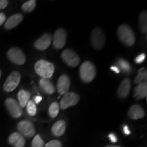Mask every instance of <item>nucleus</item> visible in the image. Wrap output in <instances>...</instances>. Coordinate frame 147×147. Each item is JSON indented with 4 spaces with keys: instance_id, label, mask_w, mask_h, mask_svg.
<instances>
[{
    "instance_id": "obj_31",
    "label": "nucleus",
    "mask_w": 147,
    "mask_h": 147,
    "mask_svg": "<svg viewBox=\"0 0 147 147\" xmlns=\"http://www.w3.org/2000/svg\"><path fill=\"white\" fill-rule=\"evenodd\" d=\"M8 1L7 0H0V10L5 9L8 6Z\"/></svg>"
},
{
    "instance_id": "obj_32",
    "label": "nucleus",
    "mask_w": 147,
    "mask_h": 147,
    "mask_svg": "<svg viewBox=\"0 0 147 147\" xmlns=\"http://www.w3.org/2000/svg\"><path fill=\"white\" fill-rule=\"evenodd\" d=\"M108 138H109L110 140L113 143H116L117 142V140H118L117 136H116L115 134H113V133L110 134L109 135H108Z\"/></svg>"
},
{
    "instance_id": "obj_17",
    "label": "nucleus",
    "mask_w": 147,
    "mask_h": 147,
    "mask_svg": "<svg viewBox=\"0 0 147 147\" xmlns=\"http://www.w3.org/2000/svg\"><path fill=\"white\" fill-rule=\"evenodd\" d=\"M8 142L14 147H24L25 144V139L20 133L14 132L9 136Z\"/></svg>"
},
{
    "instance_id": "obj_35",
    "label": "nucleus",
    "mask_w": 147,
    "mask_h": 147,
    "mask_svg": "<svg viewBox=\"0 0 147 147\" xmlns=\"http://www.w3.org/2000/svg\"><path fill=\"white\" fill-rule=\"evenodd\" d=\"M110 69H111V70H113V71H115L116 74H117L120 73V69H119L118 68V67H117V66H115V65L111 66V67H110Z\"/></svg>"
},
{
    "instance_id": "obj_12",
    "label": "nucleus",
    "mask_w": 147,
    "mask_h": 147,
    "mask_svg": "<svg viewBox=\"0 0 147 147\" xmlns=\"http://www.w3.org/2000/svg\"><path fill=\"white\" fill-rule=\"evenodd\" d=\"M70 78L66 74L61 75L57 81V91L60 95H64L68 92V90L70 87Z\"/></svg>"
},
{
    "instance_id": "obj_34",
    "label": "nucleus",
    "mask_w": 147,
    "mask_h": 147,
    "mask_svg": "<svg viewBox=\"0 0 147 147\" xmlns=\"http://www.w3.org/2000/svg\"><path fill=\"white\" fill-rule=\"evenodd\" d=\"M42 100V97L41 96H36L34 97V103L35 104H40Z\"/></svg>"
},
{
    "instance_id": "obj_16",
    "label": "nucleus",
    "mask_w": 147,
    "mask_h": 147,
    "mask_svg": "<svg viewBox=\"0 0 147 147\" xmlns=\"http://www.w3.org/2000/svg\"><path fill=\"white\" fill-rule=\"evenodd\" d=\"M23 16L21 14H14L5 21L4 28L7 30H10V29L18 26L23 21Z\"/></svg>"
},
{
    "instance_id": "obj_6",
    "label": "nucleus",
    "mask_w": 147,
    "mask_h": 147,
    "mask_svg": "<svg viewBox=\"0 0 147 147\" xmlns=\"http://www.w3.org/2000/svg\"><path fill=\"white\" fill-rule=\"evenodd\" d=\"M80 100V97L74 92H67L63 95L60 101V106L62 110L67 109L69 107L76 105Z\"/></svg>"
},
{
    "instance_id": "obj_9",
    "label": "nucleus",
    "mask_w": 147,
    "mask_h": 147,
    "mask_svg": "<svg viewBox=\"0 0 147 147\" xmlns=\"http://www.w3.org/2000/svg\"><path fill=\"white\" fill-rule=\"evenodd\" d=\"M5 104L8 113L13 118H19L22 115V113H23L22 108L20 106L17 101H16L14 99H6L5 101Z\"/></svg>"
},
{
    "instance_id": "obj_18",
    "label": "nucleus",
    "mask_w": 147,
    "mask_h": 147,
    "mask_svg": "<svg viewBox=\"0 0 147 147\" xmlns=\"http://www.w3.org/2000/svg\"><path fill=\"white\" fill-rule=\"evenodd\" d=\"M39 84L41 89L48 95H52L55 93V87L50 79L41 78L39 81Z\"/></svg>"
},
{
    "instance_id": "obj_4",
    "label": "nucleus",
    "mask_w": 147,
    "mask_h": 147,
    "mask_svg": "<svg viewBox=\"0 0 147 147\" xmlns=\"http://www.w3.org/2000/svg\"><path fill=\"white\" fill-rule=\"evenodd\" d=\"M91 45L95 49L100 50L104 48L106 43L104 32L100 27H96L92 31L91 34Z\"/></svg>"
},
{
    "instance_id": "obj_25",
    "label": "nucleus",
    "mask_w": 147,
    "mask_h": 147,
    "mask_svg": "<svg viewBox=\"0 0 147 147\" xmlns=\"http://www.w3.org/2000/svg\"><path fill=\"white\" fill-rule=\"evenodd\" d=\"M147 71L146 69H144V67H142V68L138 70V74L136 76V77L135 78V80H134V83L138 84L141 82H144V80H145V81L146 80V74Z\"/></svg>"
},
{
    "instance_id": "obj_38",
    "label": "nucleus",
    "mask_w": 147,
    "mask_h": 147,
    "mask_svg": "<svg viewBox=\"0 0 147 147\" xmlns=\"http://www.w3.org/2000/svg\"><path fill=\"white\" fill-rule=\"evenodd\" d=\"M1 71L0 70V78H1Z\"/></svg>"
},
{
    "instance_id": "obj_10",
    "label": "nucleus",
    "mask_w": 147,
    "mask_h": 147,
    "mask_svg": "<svg viewBox=\"0 0 147 147\" xmlns=\"http://www.w3.org/2000/svg\"><path fill=\"white\" fill-rule=\"evenodd\" d=\"M17 129L22 136L27 138H32L36 134L34 124L29 121H20L17 125Z\"/></svg>"
},
{
    "instance_id": "obj_7",
    "label": "nucleus",
    "mask_w": 147,
    "mask_h": 147,
    "mask_svg": "<svg viewBox=\"0 0 147 147\" xmlns=\"http://www.w3.org/2000/svg\"><path fill=\"white\" fill-rule=\"evenodd\" d=\"M21 74L18 71H13L6 78L3 84V90L6 92L13 91L21 81Z\"/></svg>"
},
{
    "instance_id": "obj_15",
    "label": "nucleus",
    "mask_w": 147,
    "mask_h": 147,
    "mask_svg": "<svg viewBox=\"0 0 147 147\" xmlns=\"http://www.w3.org/2000/svg\"><path fill=\"white\" fill-rule=\"evenodd\" d=\"M131 80L129 78H125L119 85L117 93L120 98H126L129 94L130 90H131Z\"/></svg>"
},
{
    "instance_id": "obj_23",
    "label": "nucleus",
    "mask_w": 147,
    "mask_h": 147,
    "mask_svg": "<svg viewBox=\"0 0 147 147\" xmlns=\"http://www.w3.org/2000/svg\"><path fill=\"white\" fill-rule=\"evenodd\" d=\"M139 25L140 30L143 34H146L147 32V13L144 10L140 13L139 16Z\"/></svg>"
},
{
    "instance_id": "obj_3",
    "label": "nucleus",
    "mask_w": 147,
    "mask_h": 147,
    "mask_svg": "<svg viewBox=\"0 0 147 147\" xmlns=\"http://www.w3.org/2000/svg\"><path fill=\"white\" fill-rule=\"evenodd\" d=\"M96 76V67L91 61H85L80 65L79 76L84 82H90Z\"/></svg>"
},
{
    "instance_id": "obj_26",
    "label": "nucleus",
    "mask_w": 147,
    "mask_h": 147,
    "mask_svg": "<svg viewBox=\"0 0 147 147\" xmlns=\"http://www.w3.org/2000/svg\"><path fill=\"white\" fill-rule=\"evenodd\" d=\"M59 112V106L57 102H53L49 108V114L51 118L54 119L58 115Z\"/></svg>"
},
{
    "instance_id": "obj_5",
    "label": "nucleus",
    "mask_w": 147,
    "mask_h": 147,
    "mask_svg": "<svg viewBox=\"0 0 147 147\" xmlns=\"http://www.w3.org/2000/svg\"><path fill=\"white\" fill-rule=\"evenodd\" d=\"M7 56L11 62L18 65H23L26 61V57L24 53L16 47H12L9 49Z\"/></svg>"
},
{
    "instance_id": "obj_27",
    "label": "nucleus",
    "mask_w": 147,
    "mask_h": 147,
    "mask_svg": "<svg viewBox=\"0 0 147 147\" xmlns=\"http://www.w3.org/2000/svg\"><path fill=\"white\" fill-rule=\"evenodd\" d=\"M26 107H27V113H28L29 115L32 116V117H34V116L36 115L37 108H36V104H35L34 101L33 100L29 101L28 103L27 104Z\"/></svg>"
},
{
    "instance_id": "obj_2",
    "label": "nucleus",
    "mask_w": 147,
    "mask_h": 147,
    "mask_svg": "<svg viewBox=\"0 0 147 147\" xmlns=\"http://www.w3.org/2000/svg\"><path fill=\"white\" fill-rule=\"evenodd\" d=\"M34 70L42 78L49 79L53 76L55 71V66L52 63L41 59L38 61L34 65Z\"/></svg>"
},
{
    "instance_id": "obj_24",
    "label": "nucleus",
    "mask_w": 147,
    "mask_h": 147,
    "mask_svg": "<svg viewBox=\"0 0 147 147\" xmlns=\"http://www.w3.org/2000/svg\"><path fill=\"white\" fill-rule=\"evenodd\" d=\"M36 6V1L35 0H29L28 1H26L22 5L21 9L23 12H31L34 10Z\"/></svg>"
},
{
    "instance_id": "obj_37",
    "label": "nucleus",
    "mask_w": 147,
    "mask_h": 147,
    "mask_svg": "<svg viewBox=\"0 0 147 147\" xmlns=\"http://www.w3.org/2000/svg\"><path fill=\"white\" fill-rule=\"evenodd\" d=\"M106 147H121L120 146H114V145H108Z\"/></svg>"
},
{
    "instance_id": "obj_28",
    "label": "nucleus",
    "mask_w": 147,
    "mask_h": 147,
    "mask_svg": "<svg viewBox=\"0 0 147 147\" xmlns=\"http://www.w3.org/2000/svg\"><path fill=\"white\" fill-rule=\"evenodd\" d=\"M45 142L40 135H36L32 142V147H44Z\"/></svg>"
},
{
    "instance_id": "obj_36",
    "label": "nucleus",
    "mask_w": 147,
    "mask_h": 147,
    "mask_svg": "<svg viewBox=\"0 0 147 147\" xmlns=\"http://www.w3.org/2000/svg\"><path fill=\"white\" fill-rule=\"evenodd\" d=\"M123 132H124V134H125V135H129V134H131V132H130L129 129V127L127 126V125L124 126Z\"/></svg>"
},
{
    "instance_id": "obj_20",
    "label": "nucleus",
    "mask_w": 147,
    "mask_h": 147,
    "mask_svg": "<svg viewBox=\"0 0 147 147\" xmlns=\"http://www.w3.org/2000/svg\"><path fill=\"white\" fill-rule=\"evenodd\" d=\"M66 129V123L64 121H58L53 125L51 128V131L55 136H61L65 133Z\"/></svg>"
},
{
    "instance_id": "obj_33",
    "label": "nucleus",
    "mask_w": 147,
    "mask_h": 147,
    "mask_svg": "<svg viewBox=\"0 0 147 147\" xmlns=\"http://www.w3.org/2000/svg\"><path fill=\"white\" fill-rule=\"evenodd\" d=\"M5 20H6V16L5 15V14L1 12L0 13V26H1L5 23Z\"/></svg>"
},
{
    "instance_id": "obj_11",
    "label": "nucleus",
    "mask_w": 147,
    "mask_h": 147,
    "mask_svg": "<svg viewBox=\"0 0 147 147\" xmlns=\"http://www.w3.org/2000/svg\"><path fill=\"white\" fill-rule=\"evenodd\" d=\"M67 32L64 29H58L53 36V46L56 49H62L66 43Z\"/></svg>"
},
{
    "instance_id": "obj_30",
    "label": "nucleus",
    "mask_w": 147,
    "mask_h": 147,
    "mask_svg": "<svg viewBox=\"0 0 147 147\" xmlns=\"http://www.w3.org/2000/svg\"><path fill=\"white\" fill-rule=\"evenodd\" d=\"M146 59V55L144 53H142V54L139 55L138 56H137L135 59V63L137 64H140L142 63L143 61L145 60Z\"/></svg>"
},
{
    "instance_id": "obj_29",
    "label": "nucleus",
    "mask_w": 147,
    "mask_h": 147,
    "mask_svg": "<svg viewBox=\"0 0 147 147\" xmlns=\"http://www.w3.org/2000/svg\"><path fill=\"white\" fill-rule=\"evenodd\" d=\"M45 147H62V144L59 140H53L45 145Z\"/></svg>"
},
{
    "instance_id": "obj_1",
    "label": "nucleus",
    "mask_w": 147,
    "mask_h": 147,
    "mask_svg": "<svg viewBox=\"0 0 147 147\" xmlns=\"http://www.w3.org/2000/svg\"><path fill=\"white\" fill-rule=\"evenodd\" d=\"M117 36L119 40L127 47H131L135 43L136 38L133 30L126 24H123L119 27Z\"/></svg>"
},
{
    "instance_id": "obj_19",
    "label": "nucleus",
    "mask_w": 147,
    "mask_h": 147,
    "mask_svg": "<svg viewBox=\"0 0 147 147\" xmlns=\"http://www.w3.org/2000/svg\"><path fill=\"white\" fill-rule=\"evenodd\" d=\"M147 95V83L144 81L138 84L134 89V97L137 100H142L146 97Z\"/></svg>"
},
{
    "instance_id": "obj_22",
    "label": "nucleus",
    "mask_w": 147,
    "mask_h": 147,
    "mask_svg": "<svg viewBox=\"0 0 147 147\" xmlns=\"http://www.w3.org/2000/svg\"><path fill=\"white\" fill-rule=\"evenodd\" d=\"M117 66L119 69H121L124 73L130 74L132 71L131 66L127 61H126L124 59L119 58L117 60Z\"/></svg>"
},
{
    "instance_id": "obj_14",
    "label": "nucleus",
    "mask_w": 147,
    "mask_h": 147,
    "mask_svg": "<svg viewBox=\"0 0 147 147\" xmlns=\"http://www.w3.org/2000/svg\"><path fill=\"white\" fill-rule=\"evenodd\" d=\"M127 115L130 119H133V120H138V119L144 118L145 112L140 105L134 104L129 109Z\"/></svg>"
},
{
    "instance_id": "obj_13",
    "label": "nucleus",
    "mask_w": 147,
    "mask_h": 147,
    "mask_svg": "<svg viewBox=\"0 0 147 147\" xmlns=\"http://www.w3.org/2000/svg\"><path fill=\"white\" fill-rule=\"evenodd\" d=\"M52 37L49 34H45L34 42V47L37 50L45 51L50 46Z\"/></svg>"
},
{
    "instance_id": "obj_21",
    "label": "nucleus",
    "mask_w": 147,
    "mask_h": 147,
    "mask_svg": "<svg viewBox=\"0 0 147 147\" xmlns=\"http://www.w3.org/2000/svg\"><path fill=\"white\" fill-rule=\"evenodd\" d=\"M30 96V92L27 91V90L22 89L21 91H18L17 94V98L18 101V103L19 104V105L21 108H24L26 106L27 104L29 101Z\"/></svg>"
},
{
    "instance_id": "obj_8",
    "label": "nucleus",
    "mask_w": 147,
    "mask_h": 147,
    "mask_svg": "<svg viewBox=\"0 0 147 147\" xmlns=\"http://www.w3.org/2000/svg\"><path fill=\"white\" fill-rule=\"evenodd\" d=\"M61 59L69 67H75L80 63V57L71 49H65L61 53Z\"/></svg>"
}]
</instances>
